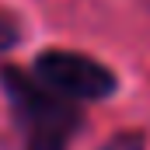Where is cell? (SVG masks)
<instances>
[{"label":"cell","mask_w":150,"mask_h":150,"mask_svg":"<svg viewBox=\"0 0 150 150\" xmlns=\"http://www.w3.org/2000/svg\"><path fill=\"white\" fill-rule=\"evenodd\" d=\"M0 84L25 129V150H67L70 136L80 126L74 98H67L52 87L45 91L38 84V77H28L18 67H4Z\"/></svg>","instance_id":"cell-1"},{"label":"cell","mask_w":150,"mask_h":150,"mask_svg":"<svg viewBox=\"0 0 150 150\" xmlns=\"http://www.w3.org/2000/svg\"><path fill=\"white\" fill-rule=\"evenodd\" d=\"M14 42H18V28H14L7 18H0V52H4V49H11Z\"/></svg>","instance_id":"cell-3"},{"label":"cell","mask_w":150,"mask_h":150,"mask_svg":"<svg viewBox=\"0 0 150 150\" xmlns=\"http://www.w3.org/2000/svg\"><path fill=\"white\" fill-rule=\"evenodd\" d=\"M35 77L74 98V101H101L115 91V77L105 63L84 56V52H67V49H49L35 59Z\"/></svg>","instance_id":"cell-2"}]
</instances>
